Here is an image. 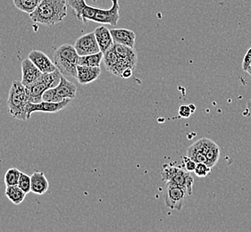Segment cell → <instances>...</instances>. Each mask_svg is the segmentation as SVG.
<instances>
[{
	"instance_id": "obj_6",
	"label": "cell",
	"mask_w": 251,
	"mask_h": 232,
	"mask_svg": "<svg viewBox=\"0 0 251 232\" xmlns=\"http://www.w3.org/2000/svg\"><path fill=\"white\" fill-rule=\"evenodd\" d=\"M75 47L80 56H88L100 52L94 31L78 38L75 43Z\"/></svg>"
},
{
	"instance_id": "obj_32",
	"label": "cell",
	"mask_w": 251,
	"mask_h": 232,
	"mask_svg": "<svg viewBox=\"0 0 251 232\" xmlns=\"http://www.w3.org/2000/svg\"><path fill=\"white\" fill-rule=\"evenodd\" d=\"M182 160H183V163H184V168L188 172H194L195 168H196L197 162L192 160L191 157H182Z\"/></svg>"
},
{
	"instance_id": "obj_25",
	"label": "cell",
	"mask_w": 251,
	"mask_h": 232,
	"mask_svg": "<svg viewBox=\"0 0 251 232\" xmlns=\"http://www.w3.org/2000/svg\"><path fill=\"white\" fill-rule=\"evenodd\" d=\"M118 60H119V56H117L116 51L112 46L108 50H106L104 53V56H103V62H104L106 70L109 71L111 68L116 65Z\"/></svg>"
},
{
	"instance_id": "obj_27",
	"label": "cell",
	"mask_w": 251,
	"mask_h": 232,
	"mask_svg": "<svg viewBox=\"0 0 251 232\" xmlns=\"http://www.w3.org/2000/svg\"><path fill=\"white\" fill-rule=\"evenodd\" d=\"M179 167L180 166H176V165L173 164V163L164 164L163 168H162V171H161L162 180L164 182H166V183L171 182L173 178L176 175V172H178Z\"/></svg>"
},
{
	"instance_id": "obj_10",
	"label": "cell",
	"mask_w": 251,
	"mask_h": 232,
	"mask_svg": "<svg viewBox=\"0 0 251 232\" xmlns=\"http://www.w3.org/2000/svg\"><path fill=\"white\" fill-rule=\"evenodd\" d=\"M199 142H200L202 151L205 154V156L208 160V165L211 168L215 166L220 157L219 146H217L213 140L206 138L201 139Z\"/></svg>"
},
{
	"instance_id": "obj_14",
	"label": "cell",
	"mask_w": 251,
	"mask_h": 232,
	"mask_svg": "<svg viewBox=\"0 0 251 232\" xmlns=\"http://www.w3.org/2000/svg\"><path fill=\"white\" fill-rule=\"evenodd\" d=\"M94 34L103 54L114 45V40L111 35L110 30H108L106 26H99L98 28H96Z\"/></svg>"
},
{
	"instance_id": "obj_23",
	"label": "cell",
	"mask_w": 251,
	"mask_h": 232,
	"mask_svg": "<svg viewBox=\"0 0 251 232\" xmlns=\"http://www.w3.org/2000/svg\"><path fill=\"white\" fill-rule=\"evenodd\" d=\"M41 1L42 0H13V3L17 9L30 15L38 7Z\"/></svg>"
},
{
	"instance_id": "obj_30",
	"label": "cell",
	"mask_w": 251,
	"mask_h": 232,
	"mask_svg": "<svg viewBox=\"0 0 251 232\" xmlns=\"http://www.w3.org/2000/svg\"><path fill=\"white\" fill-rule=\"evenodd\" d=\"M67 3L73 8V10L75 11L77 19H79L81 11L87 5L85 0H67Z\"/></svg>"
},
{
	"instance_id": "obj_4",
	"label": "cell",
	"mask_w": 251,
	"mask_h": 232,
	"mask_svg": "<svg viewBox=\"0 0 251 232\" xmlns=\"http://www.w3.org/2000/svg\"><path fill=\"white\" fill-rule=\"evenodd\" d=\"M191 195L189 194V192L181 186H178L172 182L166 183L164 199L166 207H169L172 210L181 211L186 200Z\"/></svg>"
},
{
	"instance_id": "obj_17",
	"label": "cell",
	"mask_w": 251,
	"mask_h": 232,
	"mask_svg": "<svg viewBox=\"0 0 251 232\" xmlns=\"http://www.w3.org/2000/svg\"><path fill=\"white\" fill-rule=\"evenodd\" d=\"M26 88L28 91L29 102L33 103V104L42 102V96H43L44 92L48 90V87L46 86L42 81H39V80L34 83L26 86Z\"/></svg>"
},
{
	"instance_id": "obj_9",
	"label": "cell",
	"mask_w": 251,
	"mask_h": 232,
	"mask_svg": "<svg viewBox=\"0 0 251 232\" xmlns=\"http://www.w3.org/2000/svg\"><path fill=\"white\" fill-rule=\"evenodd\" d=\"M28 58L35 65L42 73L51 72L57 69L55 63L50 60V58L43 53L42 51L32 50L30 51L28 55Z\"/></svg>"
},
{
	"instance_id": "obj_38",
	"label": "cell",
	"mask_w": 251,
	"mask_h": 232,
	"mask_svg": "<svg viewBox=\"0 0 251 232\" xmlns=\"http://www.w3.org/2000/svg\"><path fill=\"white\" fill-rule=\"evenodd\" d=\"M190 107H191V112L193 113V112H194V110H195V106H193V105H191V106H190Z\"/></svg>"
},
{
	"instance_id": "obj_20",
	"label": "cell",
	"mask_w": 251,
	"mask_h": 232,
	"mask_svg": "<svg viewBox=\"0 0 251 232\" xmlns=\"http://www.w3.org/2000/svg\"><path fill=\"white\" fill-rule=\"evenodd\" d=\"M187 156L189 157H191L192 160L198 162H203V163H206L208 165V160L206 158L205 154L202 151L201 149V145H200V142L199 140L195 142L194 144H192L187 150ZM209 166V165H208Z\"/></svg>"
},
{
	"instance_id": "obj_36",
	"label": "cell",
	"mask_w": 251,
	"mask_h": 232,
	"mask_svg": "<svg viewBox=\"0 0 251 232\" xmlns=\"http://www.w3.org/2000/svg\"><path fill=\"white\" fill-rule=\"evenodd\" d=\"M247 110L249 111V113L251 115V99H250L248 103H247Z\"/></svg>"
},
{
	"instance_id": "obj_7",
	"label": "cell",
	"mask_w": 251,
	"mask_h": 232,
	"mask_svg": "<svg viewBox=\"0 0 251 232\" xmlns=\"http://www.w3.org/2000/svg\"><path fill=\"white\" fill-rule=\"evenodd\" d=\"M70 99H65L58 103L42 101L37 104L29 103L27 106V120L30 119L32 113L43 112V113H56L64 109L70 103Z\"/></svg>"
},
{
	"instance_id": "obj_19",
	"label": "cell",
	"mask_w": 251,
	"mask_h": 232,
	"mask_svg": "<svg viewBox=\"0 0 251 232\" xmlns=\"http://www.w3.org/2000/svg\"><path fill=\"white\" fill-rule=\"evenodd\" d=\"M5 195L14 205L18 206L25 201L27 194L25 192L23 191L17 185H15L7 186L5 188Z\"/></svg>"
},
{
	"instance_id": "obj_13",
	"label": "cell",
	"mask_w": 251,
	"mask_h": 232,
	"mask_svg": "<svg viewBox=\"0 0 251 232\" xmlns=\"http://www.w3.org/2000/svg\"><path fill=\"white\" fill-rule=\"evenodd\" d=\"M30 182H31V192L36 195H44L46 192L50 188V183L48 179L46 178L44 172H33L30 175Z\"/></svg>"
},
{
	"instance_id": "obj_3",
	"label": "cell",
	"mask_w": 251,
	"mask_h": 232,
	"mask_svg": "<svg viewBox=\"0 0 251 232\" xmlns=\"http://www.w3.org/2000/svg\"><path fill=\"white\" fill-rule=\"evenodd\" d=\"M80 56L75 46L64 44L59 46L54 54V63L56 68L64 76L77 78V67L79 66Z\"/></svg>"
},
{
	"instance_id": "obj_8",
	"label": "cell",
	"mask_w": 251,
	"mask_h": 232,
	"mask_svg": "<svg viewBox=\"0 0 251 232\" xmlns=\"http://www.w3.org/2000/svg\"><path fill=\"white\" fill-rule=\"evenodd\" d=\"M22 81L21 82L25 85L28 86L40 79L43 74L40 69L30 60L29 58H26L22 61Z\"/></svg>"
},
{
	"instance_id": "obj_26",
	"label": "cell",
	"mask_w": 251,
	"mask_h": 232,
	"mask_svg": "<svg viewBox=\"0 0 251 232\" xmlns=\"http://www.w3.org/2000/svg\"><path fill=\"white\" fill-rule=\"evenodd\" d=\"M22 172L17 168H10L8 169L5 174V186H15L18 184Z\"/></svg>"
},
{
	"instance_id": "obj_12",
	"label": "cell",
	"mask_w": 251,
	"mask_h": 232,
	"mask_svg": "<svg viewBox=\"0 0 251 232\" xmlns=\"http://www.w3.org/2000/svg\"><path fill=\"white\" fill-rule=\"evenodd\" d=\"M110 32L114 43H118L121 45L127 46L134 48L136 41L134 31L127 29H112Z\"/></svg>"
},
{
	"instance_id": "obj_24",
	"label": "cell",
	"mask_w": 251,
	"mask_h": 232,
	"mask_svg": "<svg viewBox=\"0 0 251 232\" xmlns=\"http://www.w3.org/2000/svg\"><path fill=\"white\" fill-rule=\"evenodd\" d=\"M104 54L99 52L97 54L80 56L79 66H91V67H100L101 62L103 61Z\"/></svg>"
},
{
	"instance_id": "obj_2",
	"label": "cell",
	"mask_w": 251,
	"mask_h": 232,
	"mask_svg": "<svg viewBox=\"0 0 251 232\" xmlns=\"http://www.w3.org/2000/svg\"><path fill=\"white\" fill-rule=\"evenodd\" d=\"M29 103V96L26 86L21 81H13L6 101L11 116L22 121L27 120V106Z\"/></svg>"
},
{
	"instance_id": "obj_22",
	"label": "cell",
	"mask_w": 251,
	"mask_h": 232,
	"mask_svg": "<svg viewBox=\"0 0 251 232\" xmlns=\"http://www.w3.org/2000/svg\"><path fill=\"white\" fill-rule=\"evenodd\" d=\"M137 64L134 62H131L127 59H124V58H119V60L117 61L115 66H113L109 70V72L114 75L118 76V77H122L123 72L126 71V69H135Z\"/></svg>"
},
{
	"instance_id": "obj_11",
	"label": "cell",
	"mask_w": 251,
	"mask_h": 232,
	"mask_svg": "<svg viewBox=\"0 0 251 232\" xmlns=\"http://www.w3.org/2000/svg\"><path fill=\"white\" fill-rule=\"evenodd\" d=\"M100 67L78 66L76 80L81 85L90 84L91 82L97 81L100 76Z\"/></svg>"
},
{
	"instance_id": "obj_21",
	"label": "cell",
	"mask_w": 251,
	"mask_h": 232,
	"mask_svg": "<svg viewBox=\"0 0 251 232\" xmlns=\"http://www.w3.org/2000/svg\"><path fill=\"white\" fill-rule=\"evenodd\" d=\"M62 75L63 74L61 73L60 71L56 69L55 71L43 73L39 79V81H42L46 86L48 87V89H52L58 86Z\"/></svg>"
},
{
	"instance_id": "obj_39",
	"label": "cell",
	"mask_w": 251,
	"mask_h": 232,
	"mask_svg": "<svg viewBox=\"0 0 251 232\" xmlns=\"http://www.w3.org/2000/svg\"><path fill=\"white\" fill-rule=\"evenodd\" d=\"M92 1H93V2H96V1H97V0H92Z\"/></svg>"
},
{
	"instance_id": "obj_34",
	"label": "cell",
	"mask_w": 251,
	"mask_h": 232,
	"mask_svg": "<svg viewBox=\"0 0 251 232\" xmlns=\"http://www.w3.org/2000/svg\"><path fill=\"white\" fill-rule=\"evenodd\" d=\"M192 114L190 106H181L179 108V115L183 118H188Z\"/></svg>"
},
{
	"instance_id": "obj_33",
	"label": "cell",
	"mask_w": 251,
	"mask_h": 232,
	"mask_svg": "<svg viewBox=\"0 0 251 232\" xmlns=\"http://www.w3.org/2000/svg\"><path fill=\"white\" fill-rule=\"evenodd\" d=\"M251 64V48L248 50V52L246 53V55L244 56V58H243V61H242V69H243V71H246L247 69H248V67L250 66V65Z\"/></svg>"
},
{
	"instance_id": "obj_31",
	"label": "cell",
	"mask_w": 251,
	"mask_h": 232,
	"mask_svg": "<svg viewBox=\"0 0 251 232\" xmlns=\"http://www.w3.org/2000/svg\"><path fill=\"white\" fill-rule=\"evenodd\" d=\"M212 169L211 167L208 166L206 163H203V162H198L197 163L196 168L194 170V172L196 174L197 176L201 177H206L210 172H211Z\"/></svg>"
},
{
	"instance_id": "obj_16",
	"label": "cell",
	"mask_w": 251,
	"mask_h": 232,
	"mask_svg": "<svg viewBox=\"0 0 251 232\" xmlns=\"http://www.w3.org/2000/svg\"><path fill=\"white\" fill-rule=\"evenodd\" d=\"M170 182L185 188L186 190L189 192V194L191 195L194 179L191 176V172H188L186 169H183L181 166L179 167L178 172H176V175Z\"/></svg>"
},
{
	"instance_id": "obj_35",
	"label": "cell",
	"mask_w": 251,
	"mask_h": 232,
	"mask_svg": "<svg viewBox=\"0 0 251 232\" xmlns=\"http://www.w3.org/2000/svg\"><path fill=\"white\" fill-rule=\"evenodd\" d=\"M132 71H133L132 69H126V71L123 72V74H122V77H121V78H125V79H129V78H131V75H132Z\"/></svg>"
},
{
	"instance_id": "obj_18",
	"label": "cell",
	"mask_w": 251,
	"mask_h": 232,
	"mask_svg": "<svg viewBox=\"0 0 251 232\" xmlns=\"http://www.w3.org/2000/svg\"><path fill=\"white\" fill-rule=\"evenodd\" d=\"M114 49L116 51L117 56H119V58H124L127 60L138 63V54L136 52L135 49L133 47H130L127 46L121 45L118 43H114L113 45Z\"/></svg>"
},
{
	"instance_id": "obj_1",
	"label": "cell",
	"mask_w": 251,
	"mask_h": 232,
	"mask_svg": "<svg viewBox=\"0 0 251 232\" xmlns=\"http://www.w3.org/2000/svg\"><path fill=\"white\" fill-rule=\"evenodd\" d=\"M67 0H42L30 18L35 23L52 27L65 20L67 15Z\"/></svg>"
},
{
	"instance_id": "obj_5",
	"label": "cell",
	"mask_w": 251,
	"mask_h": 232,
	"mask_svg": "<svg viewBox=\"0 0 251 232\" xmlns=\"http://www.w3.org/2000/svg\"><path fill=\"white\" fill-rule=\"evenodd\" d=\"M112 6L109 9H100L97 8L95 16L92 22H95L101 24H109V25H117V23L120 18L119 11L120 5L118 0H111Z\"/></svg>"
},
{
	"instance_id": "obj_37",
	"label": "cell",
	"mask_w": 251,
	"mask_h": 232,
	"mask_svg": "<svg viewBox=\"0 0 251 232\" xmlns=\"http://www.w3.org/2000/svg\"><path fill=\"white\" fill-rule=\"evenodd\" d=\"M247 72L250 74V75H251V64L250 65V66L248 67V69L246 70Z\"/></svg>"
},
{
	"instance_id": "obj_29",
	"label": "cell",
	"mask_w": 251,
	"mask_h": 232,
	"mask_svg": "<svg viewBox=\"0 0 251 232\" xmlns=\"http://www.w3.org/2000/svg\"><path fill=\"white\" fill-rule=\"evenodd\" d=\"M42 101L58 103V102L63 101V99L57 95L55 88H52V89H48L44 92V94L42 96Z\"/></svg>"
},
{
	"instance_id": "obj_28",
	"label": "cell",
	"mask_w": 251,
	"mask_h": 232,
	"mask_svg": "<svg viewBox=\"0 0 251 232\" xmlns=\"http://www.w3.org/2000/svg\"><path fill=\"white\" fill-rule=\"evenodd\" d=\"M17 186L20 187L23 191L25 192L26 194L31 192V182H30V176L26 174L25 172L21 173L20 179Z\"/></svg>"
},
{
	"instance_id": "obj_15",
	"label": "cell",
	"mask_w": 251,
	"mask_h": 232,
	"mask_svg": "<svg viewBox=\"0 0 251 232\" xmlns=\"http://www.w3.org/2000/svg\"><path fill=\"white\" fill-rule=\"evenodd\" d=\"M55 91L58 96L63 100L65 99H74L75 98L77 94V87L75 83L71 82L66 79V77L62 75L61 77L60 83L58 86L55 87Z\"/></svg>"
}]
</instances>
